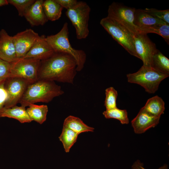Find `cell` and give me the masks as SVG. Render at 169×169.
I'll use <instances>...</instances> for the list:
<instances>
[{"label": "cell", "instance_id": "1", "mask_svg": "<svg viewBox=\"0 0 169 169\" xmlns=\"http://www.w3.org/2000/svg\"><path fill=\"white\" fill-rule=\"evenodd\" d=\"M77 72L76 61L72 56L54 52L40 61L38 79L73 84Z\"/></svg>", "mask_w": 169, "mask_h": 169}, {"label": "cell", "instance_id": "2", "mask_svg": "<svg viewBox=\"0 0 169 169\" xmlns=\"http://www.w3.org/2000/svg\"><path fill=\"white\" fill-rule=\"evenodd\" d=\"M64 93L54 81L38 79L28 85L19 103L25 108L37 102L48 103Z\"/></svg>", "mask_w": 169, "mask_h": 169}, {"label": "cell", "instance_id": "3", "mask_svg": "<svg viewBox=\"0 0 169 169\" xmlns=\"http://www.w3.org/2000/svg\"><path fill=\"white\" fill-rule=\"evenodd\" d=\"M68 34V24L66 22L58 33L46 37L45 40L55 53H64L72 56L76 61L77 71H79L84 67L86 54L83 50L72 47L69 41Z\"/></svg>", "mask_w": 169, "mask_h": 169}, {"label": "cell", "instance_id": "4", "mask_svg": "<svg viewBox=\"0 0 169 169\" xmlns=\"http://www.w3.org/2000/svg\"><path fill=\"white\" fill-rule=\"evenodd\" d=\"M169 75L161 73L151 67L142 65L136 72L127 74L128 82L140 85L146 92L154 93L158 90L161 82Z\"/></svg>", "mask_w": 169, "mask_h": 169}, {"label": "cell", "instance_id": "5", "mask_svg": "<svg viewBox=\"0 0 169 169\" xmlns=\"http://www.w3.org/2000/svg\"><path fill=\"white\" fill-rule=\"evenodd\" d=\"M100 24L127 52L138 58L135 48L133 37L125 28L107 16L102 18Z\"/></svg>", "mask_w": 169, "mask_h": 169}, {"label": "cell", "instance_id": "6", "mask_svg": "<svg viewBox=\"0 0 169 169\" xmlns=\"http://www.w3.org/2000/svg\"><path fill=\"white\" fill-rule=\"evenodd\" d=\"M90 10L88 5L82 1H78L74 7L67 10L66 15L75 28L77 39H85L89 34L88 21Z\"/></svg>", "mask_w": 169, "mask_h": 169}, {"label": "cell", "instance_id": "7", "mask_svg": "<svg viewBox=\"0 0 169 169\" xmlns=\"http://www.w3.org/2000/svg\"><path fill=\"white\" fill-rule=\"evenodd\" d=\"M40 60L33 58H22L10 63V77L23 79L30 83L38 80Z\"/></svg>", "mask_w": 169, "mask_h": 169}, {"label": "cell", "instance_id": "8", "mask_svg": "<svg viewBox=\"0 0 169 169\" xmlns=\"http://www.w3.org/2000/svg\"><path fill=\"white\" fill-rule=\"evenodd\" d=\"M136 9L114 2L109 7L107 16L115 20L125 28L134 37L138 34L137 27L134 23Z\"/></svg>", "mask_w": 169, "mask_h": 169}, {"label": "cell", "instance_id": "9", "mask_svg": "<svg viewBox=\"0 0 169 169\" xmlns=\"http://www.w3.org/2000/svg\"><path fill=\"white\" fill-rule=\"evenodd\" d=\"M30 84L26 80L18 77H9L6 80L4 85L8 98L5 105V109L16 105L19 103Z\"/></svg>", "mask_w": 169, "mask_h": 169}, {"label": "cell", "instance_id": "10", "mask_svg": "<svg viewBox=\"0 0 169 169\" xmlns=\"http://www.w3.org/2000/svg\"><path fill=\"white\" fill-rule=\"evenodd\" d=\"M133 38L137 58L142 60L143 66L151 67L153 56L158 50L155 44L147 34L139 33L134 36Z\"/></svg>", "mask_w": 169, "mask_h": 169}, {"label": "cell", "instance_id": "11", "mask_svg": "<svg viewBox=\"0 0 169 169\" xmlns=\"http://www.w3.org/2000/svg\"><path fill=\"white\" fill-rule=\"evenodd\" d=\"M39 36L31 29H27L13 36L17 59L23 58Z\"/></svg>", "mask_w": 169, "mask_h": 169}, {"label": "cell", "instance_id": "12", "mask_svg": "<svg viewBox=\"0 0 169 169\" xmlns=\"http://www.w3.org/2000/svg\"><path fill=\"white\" fill-rule=\"evenodd\" d=\"M45 37L44 35L39 36L23 58H33L42 61L53 55L54 52L45 40Z\"/></svg>", "mask_w": 169, "mask_h": 169}, {"label": "cell", "instance_id": "13", "mask_svg": "<svg viewBox=\"0 0 169 169\" xmlns=\"http://www.w3.org/2000/svg\"><path fill=\"white\" fill-rule=\"evenodd\" d=\"M160 118L152 116L141 109L136 116L132 120L131 125L136 133L142 134L157 125Z\"/></svg>", "mask_w": 169, "mask_h": 169}, {"label": "cell", "instance_id": "14", "mask_svg": "<svg viewBox=\"0 0 169 169\" xmlns=\"http://www.w3.org/2000/svg\"><path fill=\"white\" fill-rule=\"evenodd\" d=\"M0 58L10 63L17 59L13 36L4 29L0 31Z\"/></svg>", "mask_w": 169, "mask_h": 169}, {"label": "cell", "instance_id": "15", "mask_svg": "<svg viewBox=\"0 0 169 169\" xmlns=\"http://www.w3.org/2000/svg\"><path fill=\"white\" fill-rule=\"evenodd\" d=\"M44 0H35L25 12L24 17L32 26L43 25L48 21L43 6Z\"/></svg>", "mask_w": 169, "mask_h": 169}, {"label": "cell", "instance_id": "16", "mask_svg": "<svg viewBox=\"0 0 169 169\" xmlns=\"http://www.w3.org/2000/svg\"><path fill=\"white\" fill-rule=\"evenodd\" d=\"M134 23L138 27L167 24L161 19L154 17L140 9H136Z\"/></svg>", "mask_w": 169, "mask_h": 169}, {"label": "cell", "instance_id": "17", "mask_svg": "<svg viewBox=\"0 0 169 169\" xmlns=\"http://www.w3.org/2000/svg\"><path fill=\"white\" fill-rule=\"evenodd\" d=\"M165 105L162 99L156 95L148 99L141 109L152 116L160 117L164 113Z\"/></svg>", "mask_w": 169, "mask_h": 169}, {"label": "cell", "instance_id": "18", "mask_svg": "<svg viewBox=\"0 0 169 169\" xmlns=\"http://www.w3.org/2000/svg\"><path fill=\"white\" fill-rule=\"evenodd\" d=\"M73 131L78 134L84 132H93L94 128L85 124L78 117L69 115L64 120L63 126Z\"/></svg>", "mask_w": 169, "mask_h": 169}, {"label": "cell", "instance_id": "19", "mask_svg": "<svg viewBox=\"0 0 169 169\" xmlns=\"http://www.w3.org/2000/svg\"><path fill=\"white\" fill-rule=\"evenodd\" d=\"M12 118L18 120L21 123H29L32 120L29 117L25 107L15 105L5 109L1 117Z\"/></svg>", "mask_w": 169, "mask_h": 169}, {"label": "cell", "instance_id": "20", "mask_svg": "<svg viewBox=\"0 0 169 169\" xmlns=\"http://www.w3.org/2000/svg\"><path fill=\"white\" fill-rule=\"evenodd\" d=\"M43 6L48 20L54 21L59 19L61 17L63 8L55 0L44 1Z\"/></svg>", "mask_w": 169, "mask_h": 169}, {"label": "cell", "instance_id": "21", "mask_svg": "<svg viewBox=\"0 0 169 169\" xmlns=\"http://www.w3.org/2000/svg\"><path fill=\"white\" fill-rule=\"evenodd\" d=\"M28 106L26 110L32 121L41 124L46 120L48 111L47 105L31 104Z\"/></svg>", "mask_w": 169, "mask_h": 169}, {"label": "cell", "instance_id": "22", "mask_svg": "<svg viewBox=\"0 0 169 169\" xmlns=\"http://www.w3.org/2000/svg\"><path fill=\"white\" fill-rule=\"evenodd\" d=\"M138 34H147L153 33L161 36L168 44H169V24H157L149 26L137 28Z\"/></svg>", "mask_w": 169, "mask_h": 169}, {"label": "cell", "instance_id": "23", "mask_svg": "<svg viewBox=\"0 0 169 169\" xmlns=\"http://www.w3.org/2000/svg\"><path fill=\"white\" fill-rule=\"evenodd\" d=\"M151 67L159 72L169 75V59L158 50L153 56Z\"/></svg>", "mask_w": 169, "mask_h": 169}, {"label": "cell", "instance_id": "24", "mask_svg": "<svg viewBox=\"0 0 169 169\" xmlns=\"http://www.w3.org/2000/svg\"><path fill=\"white\" fill-rule=\"evenodd\" d=\"M78 134L71 130L63 127L59 140L63 144L65 152L68 153L70 148L76 141Z\"/></svg>", "mask_w": 169, "mask_h": 169}, {"label": "cell", "instance_id": "25", "mask_svg": "<svg viewBox=\"0 0 169 169\" xmlns=\"http://www.w3.org/2000/svg\"><path fill=\"white\" fill-rule=\"evenodd\" d=\"M103 114L106 119L113 118L119 120L122 124H127L129 123L128 114L126 110H121L117 107L106 110Z\"/></svg>", "mask_w": 169, "mask_h": 169}, {"label": "cell", "instance_id": "26", "mask_svg": "<svg viewBox=\"0 0 169 169\" xmlns=\"http://www.w3.org/2000/svg\"><path fill=\"white\" fill-rule=\"evenodd\" d=\"M105 94L104 105L106 110L117 107L116 100L118 96L117 91L114 87H110L106 89Z\"/></svg>", "mask_w": 169, "mask_h": 169}, {"label": "cell", "instance_id": "27", "mask_svg": "<svg viewBox=\"0 0 169 169\" xmlns=\"http://www.w3.org/2000/svg\"><path fill=\"white\" fill-rule=\"evenodd\" d=\"M34 0H7L8 4L14 6L17 9L18 15L23 17L25 12L33 4Z\"/></svg>", "mask_w": 169, "mask_h": 169}, {"label": "cell", "instance_id": "28", "mask_svg": "<svg viewBox=\"0 0 169 169\" xmlns=\"http://www.w3.org/2000/svg\"><path fill=\"white\" fill-rule=\"evenodd\" d=\"M145 12L154 17L163 20L169 24V9L159 10L153 8H146L143 9Z\"/></svg>", "mask_w": 169, "mask_h": 169}, {"label": "cell", "instance_id": "29", "mask_svg": "<svg viewBox=\"0 0 169 169\" xmlns=\"http://www.w3.org/2000/svg\"><path fill=\"white\" fill-rule=\"evenodd\" d=\"M11 64L0 58V83L4 82L10 74Z\"/></svg>", "mask_w": 169, "mask_h": 169}, {"label": "cell", "instance_id": "30", "mask_svg": "<svg viewBox=\"0 0 169 169\" xmlns=\"http://www.w3.org/2000/svg\"><path fill=\"white\" fill-rule=\"evenodd\" d=\"M4 82L0 83V118L5 109V105L8 98V93L4 87Z\"/></svg>", "mask_w": 169, "mask_h": 169}, {"label": "cell", "instance_id": "31", "mask_svg": "<svg viewBox=\"0 0 169 169\" xmlns=\"http://www.w3.org/2000/svg\"><path fill=\"white\" fill-rule=\"evenodd\" d=\"M63 8L68 9L74 7L77 3L76 0H55Z\"/></svg>", "mask_w": 169, "mask_h": 169}, {"label": "cell", "instance_id": "32", "mask_svg": "<svg viewBox=\"0 0 169 169\" xmlns=\"http://www.w3.org/2000/svg\"><path fill=\"white\" fill-rule=\"evenodd\" d=\"M132 168V169H146L144 167L142 163L138 160L134 163ZM158 169H168V166L167 165L165 164Z\"/></svg>", "mask_w": 169, "mask_h": 169}, {"label": "cell", "instance_id": "33", "mask_svg": "<svg viewBox=\"0 0 169 169\" xmlns=\"http://www.w3.org/2000/svg\"><path fill=\"white\" fill-rule=\"evenodd\" d=\"M8 4L7 0H0V7Z\"/></svg>", "mask_w": 169, "mask_h": 169}]
</instances>
